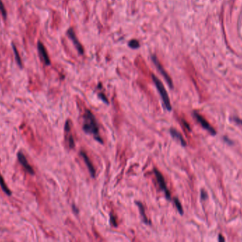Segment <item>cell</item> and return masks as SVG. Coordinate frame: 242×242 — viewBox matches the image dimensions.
<instances>
[{"label":"cell","instance_id":"obj_1","mask_svg":"<svg viewBox=\"0 0 242 242\" xmlns=\"http://www.w3.org/2000/svg\"><path fill=\"white\" fill-rule=\"evenodd\" d=\"M82 127L85 133L93 135L94 138L101 144L104 143L99 135V129H98V126L96 118L89 109L86 110L84 114V124Z\"/></svg>","mask_w":242,"mask_h":242},{"label":"cell","instance_id":"obj_2","mask_svg":"<svg viewBox=\"0 0 242 242\" xmlns=\"http://www.w3.org/2000/svg\"><path fill=\"white\" fill-rule=\"evenodd\" d=\"M151 77H152L154 83V84H155L156 87H157V90L159 92L160 96H161V99H162L163 102L165 105L166 109H167V110L171 111L172 109V107H171V102H170L169 95H168V93H167V90H166V89H165L164 86V85H163V83H161V82L159 80V79L157 77H156L154 75H151Z\"/></svg>","mask_w":242,"mask_h":242},{"label":"cell","instance_id":"obj_3","mask_svg":"<svg viewBox=\"0 0 242 242\" xmlns=\"http://www.w3.org/2000/svg\"><path fill=\"white\" fill-rule=\"evenodd\" d=\"M151 60H152V62L154 63V66L157 67V70H159V72L161 73V75H162V76L164 77V79L166 80V81L167 82L168 85L171 88H173L174 87V85H173V82H172V80L171 77L169 75H168V73L166 72L164 69L163 66H161V64L160 63V62L159 61V60H158L157 57L155 56V55H152L151 56Z\"/></svg>","mask_w":242,"mask_h":242},{"label":"cell","instance_id":"obj_4","mask_svg":"<svg viewBox=\"0 0 242 242\" xmlns=\"http://www.w3.org/2000/svg\"><path fill=\"white\" fill-rule=\"evenodd\" d=\"M154 172L155 177H156V178H157V182H158V183H159L160 188H161V190L164 191V194L166 195V197L170 200V199H171V193H170L169 189L167 188V183H166L165 180H164V178L163 176L161 175V172H160L157 169H156V168L154 169Z\"/></svg>","mask_w":242,"mask_h":242},{"label":"cell","instance_id":"obj_5","mask_svg":"<svg viewBox=\"0 0 242 242\" xmlns=\"http://www.w3.org/2000/svg\"><path fill=\"white\" fill-rule=\"evenodd\" d=\"M193 116H194V117L197 119V121L201 124V125L204 128V129L207 130V131H209L210 134H212V135H215L216 134L215 130H214V128L212 127L211 125L206 121L205 118L202 117L201 115H200L198 113L195 112V111L193 112Z\"/></svg>","mask_w":242,"mask_h":242},{"label":"cell","instance_id":"obj_6","mask_svg":"<svg viewBox=\"0 0 242 242\" xmlns=\"http://www.w3.org/2000/svg\"><path fill=\"white\" fill-rule=\"evenodd\" d=\"M67 36H68L69 39L72 41L73 43L75 44V47L77 49L78 52L79 53V54L83 55L84 52H85V50H84V48H83V46L81 43H80L79 40L77 39V36H76L75 31H74V30L71 28H69L68 29V31H67Z\"/></svg>","mask_w":242,"mask_h":242},{"label":"cell","instance_id":"obj_7","mask_svg":"<svg viewBox=\"0 0 242 242\" xmlns=\"http://www.w3.org/2000/svg\"><path fill=\"white\" fill-rule=\"evenodd\" d=\"M17 157L18 161L20 162V163L22 164L23 167L26 169V171L31 175H34L35 174L34 170H33V168L29 165L28 162L27 161L26 156L24 155V153L22 152H18L17 153Z\"/></svg>","mask_w":242,"mask_h":242},{"label":"cell","instance_id":"obj_8","mask_svg":"<svg viewBox=\"0 0 242 242\" xmlns=\"http://www.w3.org/2000/svg\"><path fill=\"white\" fill-rule=\"evenodd\" d=\"M80 155H81V157L83 158L84 161H85L86 165H87V166L88 170H89L90 174H91V178H95V176H96L95 168H94V167L93 163H92L91 161H90L89 158L88 157V155L86 154V153L84 152V151H81V152H80Z\"/></svg>","mask_w":242,"mask_h":242},{"label":"cell","instance_id":"obj_9","mask_svg":"<svg viewBox=\"0 0 242 242\" xmlns=\"http://www.w3.org/2000/svg\"><path fill=\"white\" fill-rule=\"evenodd\" d=\"M38 49L39 53L42 57V58H43V61L45 63V65H47V66L50 65V60L49 58V56H48L47 50H46L43 44L40 41L38 42Z\"/></svg>","mask_w":242,"mask_h":242},{"label":"cell","instance_id":"obj_10","mask_svg":"<svg viewBox=\"0 0 242 242\" xmlns=\"http://www.w3.org/2000/svg\"><path fill=\"white\" fill-rule=\"evenodd\" d=\"M170 134H171L172 137H174V138H176V139L179 141L183 146H186V141L184 140V137H183L181 134L178 131H176L175 129H170Z\"/></svg>","mask_w":242,"mask_h":242},{"label":"cell","instance_id":"obj_11","mask_svg":"<svg viewBox=\"0 0 242 242\" xmlns=\"http://www.w3.org/2000/svg\"><path fill=\"white\" fill-rule=\"evenodd\" d=\"M136 204H137V205L138 206L139 210H140V212L141 216H142L143 222H144L145 224H150V222H149V220L147 219L146 214H145V210H144V206H143V205L140 203V202H136Z\"/></svg>","mask_w":242,"mask_h":242},{"label":"cell","instance_id":"obj_12","mask_svg":"<svg viewBox=\"0 0 242 242\" xmlns=\"http://www.w3.org/2000/svg\"><path fill=\"white\" fill-rule=\"evenodd\" d=\"M0 186H1L2 189V190L5 192L6 194H7L8 196H11L12 195V192L11 190H9V188H8L7 184L5 183V180H4L3 177L0 175Z\"/></svg>","mask_w":242,"mask_h":242},{"label":"cell","instance_id":"obj_13","mask_svg":"<svg viewBox=\"0 0 242 242\" xmlns=\"http://www.w3.org/2000/svg\"><path fill=\"white\" fill-rule=\"evenodd\" d=\"M128 46L130 48H132V49H138V48H140V42L138 40L136 39H132V40H130L129 41V43H128Z\"/></svg>","mask_w":242,"mask_h":242},{"label":"cell","instance_id":"obj_14","mask_svg":"<svg viewBox=\"0 0 242 242\" xmlns=\"http://www.w3.org/2000/svg\"><path fill=\"white\" fill-rule=\"evenodd\" d=\"M12 48H13V50H14V55H15V57H16V62H17V63L18 66L20 67L22 66V59L20 58V56L19 54H18V52L17 49H16V46L14 45V44H12Z\"/></svg>","mask_w":242,"mask_h":242},{"label":"cell","instance_id":"obj_15","mask_svg":"<svg viewBox=\"0 0 242 242\" xmlns=\"http://www.w3.org/2000/svg\"><path fill=\"white\" fill-rule=\"evenodd\" d=\"M174 203H175L176 208H177L178 212H179L181 215H183V214H184V209H183L182 205H181V204L180 201L178 200V199L176 198V197L174 198Z\"/></svg>","mask_w":242,"mask_h":242},{"label":"cell","instance_id":"obj_16","mask_svg":"<svg viewBox=\"0 0 242 242\" xmlns=\"http://www.w3.org/2000/svg\"><path fill=\"white\" fill-rule=\"evenodd\" d=\"M0 12H1V13H2V16H4V17L5 18L7 17V11H6L5 7V5H4V4L2 0H0Z\"/></svg>","mask_w":242,"mask_h":242},{"label":"cell","instance_id":"obj_17","mask_svg":"<svg viewBox=\"0 0 242 242\" xmlns=\"http://www.w3.org/2000/svg\"><path fill=\"white\" fill-rule=\"evenodd\" d=\"M68 142H69V148H75V141H74L73 136H71V135L69 136Z\"/></svg>","mask_w":242,"mask_h":242},{"label":"cell","instance_id":"obj_18","mask_svg":"<svg viewBox=\"0 0 242 242\" xmlns=\"http://www.w3.org/2000/svg\"><path fill=\"white\" fill-rule=\"evenodd\" d=\"M98 97H99L101 99V100L104 101V102H105L106 103V104H108V99H107V97H106V95H105L104 94H103V93H99L98 94Z\"/></svg>","mask_w":242,"mask_h":242},{"label":"cell","instance_id":"obj_19","mask_svg":"<svg viewBox=\"0 0 242 242\" xmlns=\"http://www.w3.org/2000/svg\"><path fill=\"white\" fill-rule=\"evenodd\" d=\"M111 223L112 224L113 226L114 227H117V223H116V221H115V216L113 215L112 214H111Z\"/></svg>","mask_w":242,"mask_h":242},{"label":"cell","instance_id":"obj_20","mask_svg":"<svg viewBox=\"0 0 242 242\" xmlns=\"http://www.w3.org/2000/svg\"><path fill=\"white\" fill-rule=\"evenodd\" d=\"M65 131H66V133H68V132L70 131V124H69L68 121H67L66 124H65Z\"/></svg>","mask_w":242,"mask_h":242},{"label":"cell","instance_id":"obj_21","mask_svg":"<svg viewBox=\"0 0 242 242\" xmlns=\"http://www.w3.org/2000/svg\"><path fill=\"white\" fill-rule=\"evenodd\" d=\"M201 197L203 199H206L207 198V194L205 191L204 190L201 191Z\"/></svg>","mask_w":242,"mask_h":242},{"label":"cell","instance_id":"obj_22","mask_svg":"<svg viewBox=\"0 0 242 242\" xmlns=\"http://www.w3.org/2000/svg\"><path fill=\"white\" fill-rule=\"evenodd\" d=\"M234 121L237 124H239L242 125V120L241 119H239V118H237V117H235L234 119Z\"/></svg>","mask_w":242,"mask_h":242},{"label":"cell","instance_id":"obj_23","mask_svg":"<svg viewBox=\"0 0 242 242\" xmlns=\"http://www.w3.org/2000/svg\"><path fill=\"white\" fill-rule=\"evenodd\" d=\"M183 123H184V126L185 127H186V128H187V129L188 130H189V131H191V128H190V126H189L188 124H187V122H186V121H184V120H183Z\"/></svg>","mask_w":242,"mask_h":242},{"label":"cell","instance_id":"obj_24","mask_svg":"<svg viewBox=\"0 0 242 242\" xmlns=\"http://www.w3.org/2000/svg\"><path fill=\"white\" fill-rule=\"evenodd\" d=\"M72 209H73L74 212H75V214H77L78 212H79V211H78V209L77 208V207H75V205H72Z\"/></svg>","mask_w":242,"mask_h":242},{"label":"cell","instance_id":"obj_25","mask_svg":"<svg viewBox=\"0 0 242 242\" xmlns=\"http://www.w3.org/2000/svg\"><path fill=\"white\" fill-rule=\"evenodd\" d=\"M219 241H224V239L222 237V235H220L219 236Z\"/></svg>","mask_w":242,"mask_h":242}]
</instances>
